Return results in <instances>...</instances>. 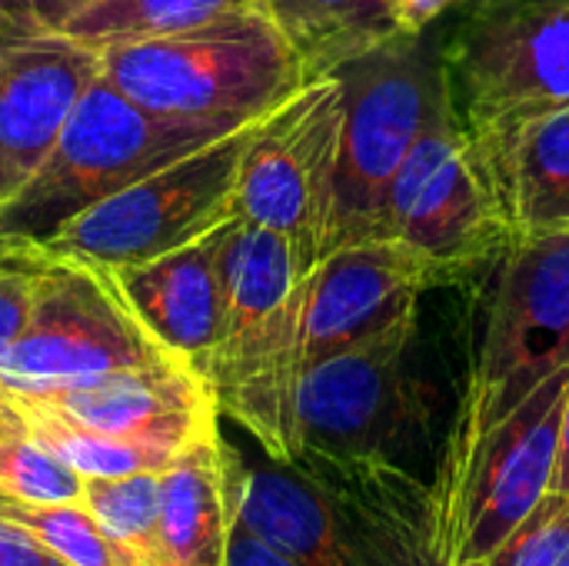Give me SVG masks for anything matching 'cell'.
<instances>
[{"mask_svg":"<svg viewBox=\"0 0 569 566\" xmlns=\"http://www.w3.org/2000/svg\"><path fill=\"white\" fill-rule=\"evenodd\" d=\"M569 367V230L503 250L450 430H480Z\"/></svg>","mask_w":569,"mask_h":566,"instance_id":"cell-8","label":"cell"},{"mask_svg":"<svg viewBox=\"0 0 569 566\" xmlns=\"http://www.w3.org/2000/svg\"><path fill=\"white\" fill-rule=\"evenodd\" d=\"M0 566H70L0 520Z\"/></svg>","mask_w":569,"mask_h":566,"instance_id":"cell-29","label":"cell"},{"mask_svg":"<svg viewBox=\"0 0 569 566\" xmlns=\"http://www.w3.org/2000/svg\"><path fill=\"white\" fill-rule=\"evenodd\" d=\"M450 3H453V0H400L403 17H407V23H410L413 33H423Z\"/></svg>","mask_w":569,"mask_h":566,"instance_id":"cell-31","label":"cell"},{"mask_svg":"<svg viewBox=\"0 0 569 566\" xmlns=\"http://www.w3.org/2000/svg\"><path fill=\"white\" fill-rule=\"evenodd\" d=\"M333 77L343 87V130L330 250L380 240V217L393 173L423 127L453 100L447 57L423 33L357 57Z\"/></svg>","mask_w":569,"mask_h":566,"instance_id":"cell-6","label":"cell"},{"mask_svg":"<svg viewBox=\"0 0 569 566\" xmlns=\"http://www.w3.org/2000/svg\"><path fill=\"white\" fill-rule=\"evenodd\" d=\"M40 257V244L0 237V367L27 324Z\"/></svg>","mask_w":569,"mask_h":566,"instance_id":"cell-27","label":"cell"},{"mask_svg":"<svg viewBox=\"0 0 569 566\" xmlns=\"http://www.w3.org/2000/svg\"><path fill=\"white\" fill-rule=\"evenodd\" d=\"M443 57L470 133L569 107V0H480Z\"/></svg>","mask_w":569,"mask_h":566,"instance_id":"cell-13","label":"cell"},{"mask_svg":"<svg viewBox=\"0 0 569 566\" xmlns=\"http://www.w3.org/2000/svg\"><path fill=\"white\" fill-rule=\"evenodd\" d=\"M380 240L407 244L437 284L460 277L510 247L490 177L453 100L423 127L390 180Z\"/></svg>","mask_w":569,"mask_h":566,"instance_id":"cell-10","label":"cell"},{"mask_svg":"<svg viewBox=\"0 0 569 566\" xmlns=\"http://www.w3.org/2000/svg\"><path fill=\"white\" fill-rule=\"evenodd\" d=\"M250 7H257V0H90L60 27V33L103 53L123 43L170 37Z\"/></svg>","mask_w":569,"mask_h":566,"instance_id":"cell-21","label":"cell"},{"mask_svg":"<svg viewBox=\"0 0 569 566\" xmlns=\"http://www.w3.org/2000/svg\"><path fill=\"white\" fill-rule=\"evenodd\" d=\"M417 310L387 330L310 364L297 384L293 460L393 464L417 420L410 354Z\"/></svg>","mask_w":569,"mask_h":566,"instance_id":"cell-12","label":"cell"},{"mask_svg":"<svg viewBox=\"0 0 569 566\" xmlns=\"http://www.w3.org/2000/svg\"><path fill=\"white\" fill-rule=\"evenodd\" d=\"M233 520L293 566H437L427 487L397 464L247 457L227 444Z\"/></svg>","mask_w":569,"mask_h":566,"instance_id":"cell-1","label":"cell"},{"mask_svg":"<svg viewBox=\"0 0 569 566\" xmlns=\"http://www.w3.org/2000/svg\"><path fill=\"white\" fill-rule=\"evenodd\" d=\"M77 504L97 520L130 566H163L160 554V470L83 477Z\"/></svg>","mask_w":569,"mask_h":566,"instance_id":"cell-22","label":"cell"},{"mask_svg":"<svg viewBox=\"0 0 569 566\" xmlns=\"http://www.w3.org/2000/svg\"><path fill=\"white\" fill-rule=\"evenodd\" d=\"M240 127L247 123L157 113L103 73L77 103L43 167L0 203V237L43 244L93 203Z\"/></svg>","mask_w":569,"mask_h":566,"instance_id":"cell-3","label":"cell"},{"mask_svg":"<svg viewBox=\"0 0 569 566\" xmlns=\"http://www.w3.org/2000/svg\"><path fill=\"white\" fill-rule=\"evenodd\" d=\"M260 120L93 203L40 247L123 270L210 237L237 217V177Z\"/></svg>","mask_w":569,"mask_h":566,"instance_id":"cell-9","label":"cell"},{"mask_svg":"<svg viewBox=\"0 0 569 566\" xmlns=\"http://www.w3.org/2000/svg\"><path fill=\"white\" fill-rule=\"evenodd\" d=\"M487 566H569V497L550 490L487 557Z\"/></svg>","mask_w":569,"mask_h":566,"instance_id":"cell-26","label":"cell"},{"mask_svg":"<svg viewBox=\"0 0 569 566\" xmlns=\"http://www.w3.org/2000/svg\"><path fill=\"white\" fill-rule=\"evenodd\" d=\"M227 566H293V564H290V560H283L277 550H270L263 540H257L253 534H247V530L233 520Z\"/></svg>","mask_w":569,"mask_h":566,"instance_id":"cell-30","label":"cell"},{"mask_svg":"<svg viewBox=\"0 0 569 566\" xmlns=\"http://www.w3.org/2000/svg\"><path fill=\"white\" fill-rule=\"evenodd\" d=\"M257 10L280 30L310 80L413 37L400 0H257Z\"/></svg>","mask_w":569,"mask_h":566,"instance_id":"cell-20","label":"cell"},{"mask_svg":"<svg viewBox=\"0 0 569 566\" xmlns=\"http://www.w3.org/2000/svg\"><path fill=\"white\" fill-rule=\"evenodd\" d=\"M117 277L143 327L207 377L223 337L220 230L157 260L123 267Z\"/></svg>","mask_w":569,"mask_h":566,"instance_id":"cell-18","label":"cell"},{"mask_svg":"<svg viewBox=\"0 0 569 566\" xmlns=\"http://www.w3.org/2000/svg\"><path fill=\"white\" fill-rule=\"evenodd\" d=\"M103 73L157 113L233 123L267 117L310 83L300 57L257 7L103 50Z\"/></svg>","mask_w":569,"mask_h":566,"instance_id":"cell-5","label":"cell"},{"mask_svg":"<svg viewBox=\"0 0 569 566\" xmlns=\"http://www.w3.org/2000/svg\"><path fill=\"white\" fill-rule=\"evenodd\" d=\"M90 0H0V43L60 33V27Z\"/></svg>","mask_w":569,"mask_h":566,"instance_id":"cell-28","label":"cell"},{"mask_svg":"<svg viewBox=\"0 0 569 566\" xmlns=\"http://www.w3.org/2000/svg\"><path fill=\"white\" fill-rule=\"evenodd\" d=\"M453 566H487V560H467V564H453Z\"/></svg>","mask_w":569,"mask_h":566,"instance_id":"cell-32","label":"cell"},{"mask_svg":"<svg viewBox=\"0 0 569 566\" xmlns=\"http://www.w3.org/2000/svg\"><path fill=\"white\" fill-rule=\"evenodd\" d=\"M220 287L223 337L207 374L220 414L290 464L307 270L287 237L233 217L220 227Z\"/></svg>","mask_w":569,"mask_h":566,"instance_id":"cell-2","label":"cell"},{"mask_svg":"<svg viewBox=\"0 0 569 566\" xmlns=\"http://www.w3.org/2000/svg\"><path fill=\"white\" fill-rule=\"evenodd\" d=\"M167 360L180 357L143 327L113 267L43 250L27 324L0 367V390L47 394Z\"/></svg>","mask_w":569,"mask_h":566,"instance_id":"cell-7","label":"cell"},{"mask_svg":"<svg viewBox=\"0 0 569 566\" xmlns=\"http://www.w3.org/2000/svg\"><path fill=\"white\" fill-rule=\"evenodd\" d=\"M340 130V80H310L253 127L237 177V217L287 237L307 274L330 250Z\"/></svg>","mask_w":569,"mask_h":566,"instance_id":"cell-11","label":"cell"},{"mask_svg":"<svg viewBox=\"0 0 569 566\" xmlns=\"http://www.w3.org/2000/svg\"><path fill=\"white\" fill-rule=\"evenodd\" d=\"M437 277L400 240L333 247L310 274L303 294V370L417 310Z\"/></svg>","mask_w":569,"mask_h":566,"instance_id":"cell-15","label":"cell"},{"mask_svg":"<svg viewBox=\"0 0 569 566\" xmlns=\"http://www.w3.org/2000/svg\"><path fill=\"white\" fill-rule=\"evenodd\" d=\"M569 367L547 377L517 410L480 430H450L427 487L437 566L487 560L550 494Z\"/></svg>","mask_w":569,"mask_h":566,"instance_id":"cell-4","label":"cell"},{"mask_svg":"<svg viewBox=\"0 0 569 566\" xmlns=\"http://www.w3.org/2000/svg\"><path fill=\"white\" fill-rule=\"evenodd\" d=\"M470 140L503 210L510 244L569 230V107L487 127Z\"/></svg>","mask_w":569,"mask_h":566,"instance_id":"cell-17","label":"cell"},{"mask_svg":"<svg viewBox=\"0 0 569 566\" xmlns=\"http://www.w3.org/2000/svg\"><path fill=\"white\" fill-rule=\"evenodd\" d=\"M83 477L70 470L60 457H53L20 420V414L0 397V490L47 500V504H73L80 497Z\"/></svg>","mask_w":569,"mask_h":566,"instance_id":"cell-25","label":"cell"},{"mask_svg":"<svg viewBox=\"0 0 569 566\" xmlns=\"http://www.w3.org/2000/svg\"><path fill=\"white\" fill-rule=\"evenodd\" d=\"M100 77L103 53L63 33L0 43V203L43 167Z\"/></svg>","mask_w":569,"mask_h":566,"instance_id":"cell-16","label":"cell"},{"mask_svg":"<svg viewBox=\"0 0 569 566\" xmlns=\"http://www.w3.org/2000/svg\"><path fill=\"white\" fill-rule=\"evenodd\" d=\"M233 497L227 440L213 434L160 470V554L163 566H227Z\"/></svg>","mask_w":569,"mask_h":566,"instance_id":"cell-19","label":"cell"},{"mask_svg":"<svg viewBox=\"0 0 569 566\" xmlns=\"http://www.w3.org/2000/svg\"><path fill=\"white\" fill-rule=\"evenodd\" d=\"M0 397L20 414L27 430L80 477H123V474H140V470H167V464L173 460L170 454H163L157 447H143V444H130V440H117V437L87 430L30 397L3 394V390H0Z\"/></svg>","mask_w":569,"mask_h":566,"instance_id":"cell-23","label":"cell"},{"mask_svg":"<svg viewBox=\"0 0 569 566\" xmlns=\"http://www.w3.org/2000/svg\"><path fill=\"white\" fill-rule=\"evenodd\" d=\"M0 520L27 534L33 544L50 550L57 560L70 566H130L113 547V540L97 527V520L73 504L27 500L0 490Z\"/></svg>","mask_w":569,"mask_h":566,"instance_id":"cell-24","label":"cell"},{"mask_svg":"<svg viewBox=\"0 0 569 566\" xmlns=\"http://www.w3.org/2000/svg\"><path fill=\"white\" fill-rule=\"evenodd\" d=\"M20 397H30L87 430L157 447L170 457L220 434L223 417L213 384L183 360L117 370L63 390Z\"/></svg>","mask_w":569,"mask_h":566,"instance_id":"cell-14","label":"cell"}]
</instances>
